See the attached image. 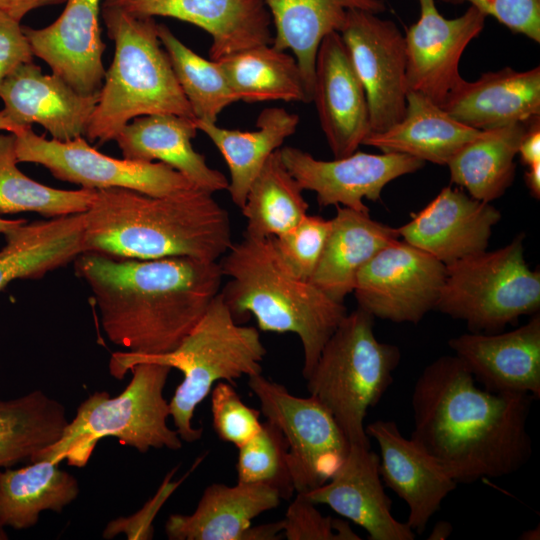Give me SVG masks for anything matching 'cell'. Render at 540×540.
Masks as SVG:
<instances>
[{"instance_id": "ab89813d", "label": "cell", "mask_w": 540, "mask_h": 540, "mask_svg": "<svg viewBox=\"0 0 540 540\" xmlns=\"http://www.w3.org/2000/svg\"><path fill=\"white\" fill-rule=\"evenodd\" d=\"M331 229V220L307 214L288 231L272 237L285 265L299 278L310 281Z\"/></svg>"}, {"instance_id": "8fae6325", "label": "cell", "mask_w": 540, "mask_h": 540, "mask_svg": "<svg viewBox=\"0 0 540 540\" xmlns=\"http://www.w3.org/2000/svg\"><path fill=\"white\" fill-rule=\"evenodd\" d=\"M15 136L18 163L42 165L55 178L81 188H125L152 196H166L195 187L181 173L162 162L113 158L91 147L85 137L64 142L46 139L37 135L32 127Z\"/></svg>"}, {"instance_id": "3957f363", "label": "cell", "mask_w": 540, "mask_h": 540, "mask_svg": "<svg viewBox=\"0 0 540 540\" xmlns=\"http://www.w3.org/2000/svg\"><path fill=\"white\" fill-rule=\"evenodd\" d=\"M83 224L84 252L119 258L217 261L233 244L229 213L197 187L166 196L96 190Z\"/></svg>"}, {"instance_id": "30bf717a", "label": "cell", "mask_w": 540, "mask_h": 540, "mask_svg": "<svg viewBox=\"0 0 540 540\" xmlns=\"http://www.w3.org/2000/svg\"><path fill=\"white\" fill-rule=\"evenodd\" d=\"M260 412L282 431L295 493L326 483L344 462L350 443L332 414L314 397L292 395L262 373L248 377Z\"/></svg>"}, {"instance_id": "f907efd6", "label": "cell", "mask_w": 540, "mask_h": 540, "mask_svg": "<svg viewBox=\"0 0 540 540\" xmlns=\"http://www.w3.org/2000/svg\"><path fill=\"white\" fill-rule=\"evenodd\" d=\"M26 219H5L0 217V233L4 234L8 230L26 222Z\"/></svg>"}, {"instance_id": "c3c4849f", "label": "cell", "mask_w": 540, "mask_h": 540, "mask_svg": "<svg viewBox=\"0 0 540 540\" xmlns=\"http://www.w3.org/2000/svg\"><path fill=\"white\" fill-rule=\"evenodd\" d=\"M453 530L450 522L441 520L437 522L427 539L429 540H444L448 538Z\"/></svg>"}, {"instance_id": "f6af8a7d", "label": "cell", "mask_w": 540, "mask_h": 540, "mask_svg": "<svg viewBox=\"0 0 540 540\" xmlns=\"http://www.w3.org/2000/svg\"><path fill=\"white\" fill-rule=\"evenodd\" d=\"M518 154L525 166L540 163V117L531 120L520 142Z\"/></svg>"}, {"instance_id": "44dd1931", "label": "cell", "mask_w": 540, "mask_h": 540, "mask_svg": "<svg viewBox=\"0 0 540 540\" xmlns=\"http://www.w3.org/2000/svg\"><path fill=\"white\" fill-rule=\"evenodd\" d=\"M379 463L371 446L351 444L334 475L323 485L301 494L359 525L370 540H414L416 533L392 515V501L385 492Z\"/></svg>"}, {"instance_id": "ee69618b", "label": "cell", "mask_w": 540, "mask_h": 540, "mask_svg": "<svg viewBox=\"0 0 540 540\" xmlns=\"http://www.w3.org/2000/svg\"><path fill=\"white\" fill-rule=\"evenodd\" d=\"M21 22L0 12V86L20 65L33 61Z\"/></svg>"}, {"instance_id": "484cf974", "label": "cell", "mask_w": 540, "mask_h": 540, "mask_svg": "<svg viewBox=\"0 0 540 540\" xmlns=\"http://www.w3.org/2000/svg\"><path fill=\"white\" fill-rule=\"evenodd\" d=\"M196 119L175 114H153L130 121L115 141L123 158L162 162L181 173L195 187L210 193L227 190L228 179L211 168L192 145Z\"/></svg>"}, {"instance_id": "83f0119b", "label": "cell", "mask_w": 540, "mask_h": 540, "mask_svg": "<svg viewBox=\"0 0 540 540\" xmlns=\"http://www.w3.org/2000/svg\"><path fill=\"white\" fill-rule=\"evenodd\" d=\"M336 207L323 252L310 279L335 301L353 292L359 270L382 248L400 238L397 229L373 220L369 213Z\"/></svg>"}, {"instance_id": "277c9868", "label": "cell", "mask_w": 540, "mask_h": 540, "mask_svg": "<svg viewBox=\"0 0 540 540\" xmlns=\"http://www.w3.org/2000/svg\"><path fill=\"white\" fill-rule=\"evenodd\" d=\"M218 263L223 276L229 278L220 293L235 320L252 314L263 331L296 334L306 378L346 316L344 303L297 277L280 258L272 237L243 234Z\"/></svg>"}, {"instance_id": "db71d44e", "label": "cell", "mask_w": 540, "mask_h": 540, "mask_svg": "<svg viewBox=\"0 0 540 540\" xmlns=\"http://www.w3.org/2000/svg\"><path fill=\"white\" fill-rule=\"evenodd\" d=\"M441 1L444 2V3H447V0H441Z\"/></svg>"}, {"instance_id": "f1b7e54d", "label": "cell", "mask_w": 540, "mask_h": 540, "mask_svg": "<svg viewBox=\"0 0 540 540\" xmlns=\"http://www.w3.org/2000/svg\"><path fill=\"white\" fill-rule=\"evenodd\" d=\"M481 130L466 126L425 96L408 91L403 118L382 132H371L362 145L447 165Z\"/></svg>"}, {"instance_id": "7dc6e473", "label": "cell", "mask_w": 540, "mask_h": 540, "mask_svg": "<svg viewBox=\"0 0 540 540\" xmlns=\"http://www.w3.org/2000/svg\"><path fill=\"white\" fill-rule=\"evenodd\" d=\"M524 180L530 194L538 200L540 198V163L528 166Z\"/></svg>"}, {"instance_id": "ac0fdd59", "label": "cell", "mask_w": 540, "mask_h": 540, "mask_svg": "<svg viewBox=\"0 0 540 540\" xmlns=\"http://www.w3.org/2000/svg\"><path fill=\"white\" fill-rule=\"evenodd\" d=\"M138 18L171 17L191 23L212 38L211 60L272 43V20L262 0H104Z\"/></svg>"}, {"instance_id": "7402d4cb", "label": "cell", "mask_w": 540, "mask_h": 540, "mask_svg": "<svg viewBox=\"0 0 540 540\" xmlns=\"http://www.w3.org/2000/svg\"><path fill=\"white\" fill-rule=\"evenodd\" d=\"M365 431L378 443L383 483L406 503L408 526L422 534L457 483L414 440L404 437L395 421L376 420Z\"/></svg>"}, {"instance_id": "e575fe53", "label": "cell", "mask_w": 540, "mask_h": 540, "mask_svg": "<svg viewBox=\"0 0 540 540\" xmlns=\"http://www.w3.org/2000/svg\"><path fill=\"white\" fill-rule=\"evenodd\" d=\"M68 423L64 405L41 390L0 399V468L32 462L61 438Z\"/></svg>"}, {"instance_id": "7c38bea8", "label": "cell", "mask_w": 540, "mask_h": 540, "mask_svg": "<svg viewBox=\"0 0 540 540\" xmlns=\"http://www.w3.org/2000/svg\"><path fill=\"white\" fill-rule=\"evenodd\" d=\"M445 275V264L398 238L359 270L352 293L373 318L417 324L435 309Z\"/></svg>"}, {"instance_id": "d4e9b609", "label": "cell", "mask_w": 540, "mask_h": 540, "mask_svg": "<svg viewBox=\"0 0 540 540\" xmlns=\"http://www.w3.org/2000/svg\"><path fill=\"white\" fill-rule=\"evenodd\" d=\"M281 500L278 491L265 484L213 483L192 514L169 516L165 533L170 540H260L259 525L252 526V520Z\"/></svg>"}, {"instance_id": "d6a6232c", "label": "cell", "mask_w": 540, "mask_h": 540, "mask_svg": "<svg viewBox=\"0 0 540 540\" xmlns=\"http://www.w3.org/2000/svg\"><path fill=\"white\" fill-rule=\"evenodd\" d=\"M0 471V523L15 530L34 526L44 510L62 512L79 494L77 479L51 460Z\"/></svg>"}, {"instance_id": "f546056e", "label": "cell", "mask_w": 540, "mask_h": 540, "mask_svg": "<svg viewBox=\"0 0 540 540\" xmlns=\"http://www.w3.org/2000/svg\"><path fill=\"white\" fill-rule=\"evenodd\" d=\"M83 213L27 221L8 230L0 250V290L16 279H38L84 252Z\"/></svg>"}, {"instance_id": "7a4b0ae2", "label": "cell", "mask_w": 540, "mask_h": 540, "mask_svg": "<svg viewBox=\"0 0 540 540\" xmlns=\"http://www.w3.org/2000/svg\"><path fill=\"white\" fill-rule=\"evenodd\" d=\"M75 269L93 293L108 339L128 352L174 351L222 288L217 261L119 258L83 252Z\"/></svg>"}, {"instance_id": "ba28073f", "label": "cell", "mask_w": 540, "mask_h": 540, "mask_svg": "<svg viewBox=\"0 0 540 540\" xmlns=\"http://www.w3.org/2000/svg\"><path fill=\"white\" fill-rule=\"evenodd\" d=\"M374 318L360 308L347 313L305 378L310 396L334 417L350 445L371 446L364 420L393 383L400 349L380 342Z\"/></svg>"}, {"instance_id": "4316f807", "label": "cell", "mask_w": 540, "mask_h": 540, "mask_svg": "<svg viewBox=\"0 0 540 540\" xmlns=\"http://www.w3.org/2000/svg\"><path fill=\"white\" fill-rule=\"evenodd\" d=\"M275 28L272 45L290 50L299 65L306 91L312 101L315 60L323 38L340 32L350 9L380 14L383 0H262Z\"/></svg>"}, {"instance_id": "836d02e7", "label": "cell", "mask_w": 540, "mask_h": 540, "mask_svg": "<svg viewBox=\"0 0 540 540\" xmlns=\"http://www.w3.org/2000/svg\"><path fill=\"white\" fill-rule=\"evenodd\" d=\"M216 61L239 101L311 102L295 57L273 45L253 46Z\"/></svg>"}, {"instance_id": "9c48e42d", "label": "cell", "mask_w": 540, "mask_h": 540, "mask_svg": "<svg viewBox=\"0 0 540 540\" xmlns=\"http://www.w3.org/2000/svg\"><path fill=\"white\" fill-rule=\"evenodd\" d=\"M524 234L493 251L446 265L435 309L466 323L470 332L497 333L540 309V271L524 257Z\"/></svg>"}, {"instance_id": "b9f144b4", "label": "cell", "mask_w": 540, "mask_h": 540, "mask_svg": "<svg viewBox=\"0 0 540 540\" xmlns=\"http://www.w3.org/2000/svg\"><path fill=\"white\" fill-rule=\"evenodd\" d=\"M283 520V536L288 540H360L349 523L324 516L316 504L296 493Z\"/></svg>"}, {"instance_id": "d6986e66", "label": "cell", "mask_w": 540, "mask_h": 540, "mask_svg": "<svg viewBox=\"0 0 540 540\" xmlns=\"http://www.w3.org/2000/svg\"><path fill=\"white\" fill-rule=\"evenodd\" d=\"M500 219V211L490 202L448 186L397 232L402 240L448 265L487 250Z\"/></svg>"}, {"instance_id": "60d3db41", "label": "cell", "mask_w": 540, "mask_h": 540, "mask_svg": "<svg viewBox=\"0 0 540 540\" xmlns=\"http://www.w3.org/2000/svg\"><path fill=\"white\" fill-rule=\"evenodd\" d=\"M211 413L218 437L237 448L254 436L261 426L260 410L246 405L229 382L219 381L213 386Z\"/></svg>"}, {"instance_id": "8992f818", "label": "cell", "mask_w": 540, "mask_h": 540, "mask_svg": "<svg viewBox=\"0 0 540 540\" xmlns=\"http://www.w3.org/2000/svg\"><path fill=\"white\" fill-rule=\"evenodd\" d=\"M265 355L266 348L257 328L240 325L219 292L174 351L161 355L115 352L109 371L113 377L122 379L140 362H155L180 370L184 378L169 402L170 416L182 441L195 442L201 438L202 428L192 426L194 411L214 384L262 373Z\"/></svg>"}, {"instance_id": "ffe728a7", "label": "cell", "mask_w": 540, "mask_h": 540, "mask_svg": "<svg viewBox=\"0 0 540 540\" xmlns=\"http://www.w3.org/2000/svg\"><path fill=\"white\" fill-rule=\"evenodd\" d=\"M448 345L484 389L540 398L539 313L513 330L464 333Z\"/></svg>"}, {"instance_id": "7bdbcfd3", "label": "cell", "mask_w": 540, "mask_h": 540, "mask_svg": "<svg viewBox=\"0 0 540 540\" xmlns=\"http://www.w3.org/2000/svg\"><path fill=\"white\" fill-rule=\"evenodd\" d=\"M463 2L493 16L512 32L540 43V0H447L450 4Z\"/></svg>"}, {"instance_id": "681fc988", "label": "cell", "mask_w": 540, "mask_h": 540, "mask_svg": "<svg viewBox=\"0 0 540 540\" xmlns=\"http://www.w3.org/2000/svg\"><path fill=\"white\" fill-rule=\"evenodd\" d=\"M25 128L12 121L3 110H0V131H6L15 135L21 133Z\"/></svg>"}, {"instance_id": "603a6c76", "label": "cell", "mask_w": 540, "mask_h": 540, "mask_svg": "<svg viewBox=\"0 0 540 540\" xmlns=\"http://www.w3.org/2000/svg\"><path fill=\"white\" fill-rule=\"evenodd\" d=\"M98 94L78 93L33 61L17 67L0 86L2 110L12 121L22 127L38 124L62 142L85 137Z\"/></svg>"}, {"instance_id": "9a60e30c", "label": "cell", "mask_w": 540, "mask_h": 540, "mask_svg": "<svg viewBox=\"0 0 540 540\" xmlns=\"http://www.w3.org/2000/svg\"><path fill=\"white\" fill-rule=\"evenodd\" d=\"M417 1L420 17L404 35L408 91L440 106L463 79L461 56L482 32L487 16L470 5L461 16L448 19L440 14L435 0Z\"/></svg>"}, {"instance_id": "cb8c5ba5", "label": "cell", "mask_w": 540, "mask_h": 540, "mask_svg": "<svg viewBox=\"0 0 540 540\" xmlns=\"http://www.w3.org/2000/svg\"><path fill=\"white\" fill-rule=\"evenodd\" d=\"M460 123L489 130L540 117V67L517 71L505 67L462 79L440 105Z\"/></svg>"}, {"instance_id": "5bb4252c", "label": "cell", "mask_w": 540, "mask_h": 540, "mask_svg": "<svg viewBox=\"0 0 540 540\" xmlns=\"http://www.w3.org/2000/svg\"><path fill=\"white\" fill-rule=\"evenodd\" d=\"M283 164L303 190L316 194L320 207L343 206L369 213L363 199L377 201L394 179L421 169L425 162L402 153L352 154L324 161L292 146L280 148Z\"/></svg>"}, {"instance_id": "6da1fadb", "label": "cell", "mask_w": 540, "mask_h": 540, "mask_svg": "<svg viewBox=\"0 0 540 540\" xmlns=\"http://www.w3.org/2000/svg\"><path fill=\"white\" fill-rule=\"evenodd\" d=\"M476 383L457 356L445 355L422 370L412 392L411 439L457 484L511 475L532 455L533 396Z\"/></svg>"}, {"instance_id": "74e56055", "label": "cell", "mask_w": 540, "mask_h": 540, "mask_svg": "<svg viewBox=\"0 0 540 540\" xmlns=\"http://www.w3.org/2000/svg\"><path fill=\"white\" fill-rule=\"evenodd\" d=\"M157 33L195 119L216 123L227 106L239 101L220 64L195 53L164 24L157 25Z\"/></svg>"}, {"instance_id": "816d5d0a", "label": "cell", "mask_w": 540, "mask_h": 540, "mask_svg": "<svg viewBox=\"0 0 540 540\" xmlns=\"http://www.w3.org/2000/svg\"><path fill=\"white\" fill-rule=\"evenodd\" d=\"M519 539L521 540H539L540 539V528L539 525L537 527L525 530L520 536Z\"/></svg>"}, {"instance_id": "e0dca14e", "label": "cell", "mask_w": 540, "mask_h": 540, "mask_svg": "<svg viewBox=\"0 0 540 540\" xmlns=\"http://www.w3.org/2000/svg\"><path fill=\"white\" fill-rule=\"evenodd\" d=\"M312 101L335 158L358 150L371 133L363 85L338 32L321 41L315 60Z\"/></svg>"}, {"instance_id": "8d00e7d4", "label": "cell", "mask_w": 540, "mask_h": 540, "mask_svg": "<svg viewBox=\"0 0 540 540\" xmlns=\"http://www.w3.org/2000/svg\"><path fill=\"white\" fill-rule=\"evenodd\" d=\"M16 136L0 134V214L37 212L54 218L84 213L96 190H63L43 185L17 167Z\"/></svg>"}, {"instance_id": "5b68a950", "label": "cell", "mask_w": 540, "mask_h": 540, "mask_svg": "<svg viewBox=\"0 0 540 540\" xmlns=\"http://www.w3.org/2000/svg\"><path fill=\"white\" fill-rule=\"evenodd\" d=\"M114 56L105 73L85 137L115 140L133 119L153 114L195 118L157 33L154 18L101 6Z\"/></svg>"}, {"instance_id": "f5cc1de1", "label": "cell", "mask_w": 540, "mask_h": 540, "mask_svg": "<svg viewBox=\"0 0 540 540\" xmlns=\"http://www.w3.org/2000/svg\"><path fill=\"white\" fill-rule=\"evenodd\" d=\"M8 539V535L4 529V526L0 523V540Z\"/></svg>"}, {"instance_id": "d590c367", "label": "cell", "mask_w": 540, "mask_h": 540, "mask_svg": "<svg viewBox=\"0 0 540 540\" xmlns=\"http://www.w3.org/2000/svg\"><path fill=\"white\" fill-rule=\"evenodd\" d=\"M303 189L273 152L251 184L241 208L247 224L243 234L276 237L297 225L308 213Z\"/></svg>"}, {"instance_id": "1f68e13d", "label": "cell", "mask_w": 540, "mask_h": 540, "mask_svg": "<svg viewBox=\"0 0 540 540\" xmlns=\"http://www.w3.org/2000/svg\"><path fill=\"white\" fill-rule=\"evenodd\" d=\"M529 122L481 130L448 162L451 182L478 200L501 197L515 177V156Z\"/></svg>"}, {"instance_id": "4fadbf2b", "label": "cell", "mask_w": 540, "mask_h": 540, "mask_svg": "<svg viewBox=\"0 0 540 540\" xmlns=\"http://www.w3.org/2000/svg\"><path fill=\"white\" fill-rule=\"evenodd\" d=\"M365 90L371 132L400 121L406 110V48L397 25L378 14L350 9L339 32Z\"/></svg>"}, {"instance_id": "52a82bcc", "label": "cell", "mask_w": 540, "mask_h": 540, "mask_svg": "<svg viewBox=\"0 0 540 540\" xmlns=\"http://www.w3.org/2000/svg\"><path fill=\"white\" fill-rule=\"evenodd\" d=\"M171 367L155 362H140L127 387L116 397L96 391L83 401L61 438L33 459L83 467L99 440L115 437L123 445L141 453L150 448L179 450L182 439L167 425L169 402L163 396Z\"/></svg>"}, {"instance_id": "4dcf8cb0", "label": "cell", "mask_w": 540, "mask_h": 540, "mask_svg": "<svg viewBox=\"0 0 540 540\" xmlns=\"http://www.w3.org/2000/svg\"><path fill=\"white\" fill-rule=\"evenodd\" d=\"M299 116L284 108H266L258 116L255 131L221 128L216 123L196 120V126L220 151L230 173L227 191L242 208L249 188L262 167L286 138L296 132Z\"/></svg>"}, {"instance_id": "2e32d148", "label": "cell", "mask_w": 540, "mask_h": 540, "mask_svg": "<svg viewBox=\"0 0 540 540\" xmlns=\"http://www.w3.org/2000/svg\"><path fill=\"white\" fill-rule=\"evenodd\" d=\"M102 0H66L61 15L43 28L23 26L34 56L78 93H99L106 70L102 56Z\"/></svg>"}, {"instance_id": "bcb514c9", "label": "cell", "mask_w": 540, "mask_h": 540, "mask_svg": "<svg viewBox=\"0 0 540 540\" xmlns=\"http://www.w3.org/2000/svg\"><path fill=\"white\" fill-rule=\"evenodd\" d=\"M65 2L66 0H0V12L21 22L34 9Z\"/></svg>"}, {"instance_id": "f35d334b", "label": "cell", "mask_w": 540, "mask_h": 540, "mask_svg": "<svg viewBox=\"0 0 540 540\" xmlns=\"http://www.w3.org/2000/svg\"><path fill=\"white\" fill-rule=\"evenodd\" d=\"M236 471L238 482L268 485L282 499H290L295 493L287 441L270 420L261 422L257 433L238 447Z\"/></svg>"}]
</instances>
